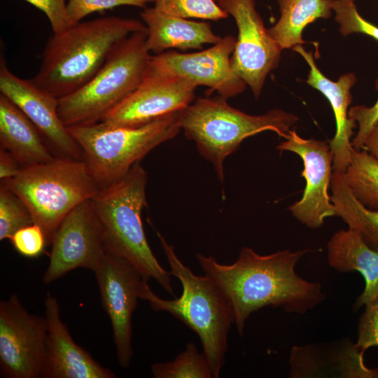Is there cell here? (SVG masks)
Listing matches in <instances>:
<instances>
[{"label":"cell","instance_id":"cell-17","mask_svg":"<svg viewBox=\"0 0 378 378\" xmlns=\"http://www.w3.org/2000/svg\"><path fill=\"white\" fill-rule=\"evenodd\" d=\"M45 318L47 336L43 377H115L111 370L102 366L75 343L61 320L59 303L50 293H47L45 299Z\"/></svg>","mask_w":378,"mask_h":378},{"label":"cell","instance_id":"cell-27","mask_svg":"<svg viewBox=\"0 0 378 378\" xmlns=\"http://www.w3.org/2000/svg\"><path fill=\"white\" fill-rule=\"evenodd\" d=\"M33 223V217L24 203L1 183L0 240L9 239L15 232Z\"/></svg>","mask_w":378,"mask_h":378},{"label":"cell","instance_id":"cell-24","mask_svg":"<svg viewBox=\"0 0 378 378\" xmlns=\"http://www.w3.org/2000/svg\"><path fill=\"white\" fill-rule=\"evenodd\" d=\"M330 188L336 216L357 232L370 247L378 251V211L367 208L355 197L344 173L333 170Z\"/></svg>","mask_w":378,"mask_h":378},{"label":"cell","instance_id":"cell-3","mask_svg":"<svg viewBox=\"0 0 378 378\" xmlns=\"http://www.w3.org/2000/svg\"><path fill=\"white\" fill-rule=\"evenodd\" d=\"M170 267L171 275L181 283V295L164 300L155 295L143 279L139 299L149 302L155 311L167 312L196 332L211 368L218 378L225 365L228 332L234 323L232 307L218 285L207 275L194 274L176 255L174 246L156 231Z\"/></svg>","mask_w":378,"mask_h":378},{"label":"cell","instance_id":"cell-18","mask_svg":"<svg viewBox=\"0 0 378 378\" xmlns=\"http://www.w3.org/2000/svg\"><path fill=\"white\" fill-rule=\"evenodd\" d=\"M293 50L309 66L306 83L324 95L332 107L336 126L334 136L328 141L333 153L332 168L334 171L344 173L351 161L354 149L351 137L357 125L349 117V106L353 100L351 90L356 82V76L349 72L341 75L336 81L332 80L318 69L312 51H307L302 45L295 46Z\"/></svg>","mask_w":378,"mask_h":378},{"label":"cell","instance_id":"cell-14","mask_svg":"<svg viewBox=\"0 0 378 378\" xmlns=\"http://www.w3.org/2000/svg\"><path fill=\"white\" fill-rule=\"evenodd\" d=\"M51 244L50 262L43 277L45 284L78 268L93 271L106 247L91 200L80 203L65 216Z\"/></svg>","mask_w":378,"mask_h":378},{"label":"cell","instance_id":"cell-15","mask_svg":"<svg viewBox=\"0 0 378 378\" xmlns=\"http://www.w3.org/2000/svg\"><path fill=\"white\" fill-rule=\"evenodd\" d=\"M197 88L177 77L142 78L139 85L101 121L118 127L145 125L186 108L193 102Z\"/></svg>","mask_w":378,"mask_h":378},{"label":"cell","instance_id":"cell-22","mask_svg":"<svg viewBox=\"0 0 378 378\" xmlns=\"http://www.w3.org/2000/svg\"><path fill=\"white\" fill-rule=\"evenodd\" d=\"M0 144L22 167L47 162L55 158L31 120L1 93Z\"/></svg>","mask_w":378,"mask_h":378},{"label":"cell","instance_id":"cell-2","mask_svg":"<svg viewBox=\"0 0 378 378\" xmlns=\"http://www.w3.org/2000/svg\"><path fill=\"white\" fill-rule=\"evenodd\" d=\"M146 30L139 20L117 16L74 24L50 37L38 71L30 80L58 99L70 94L99 71L116 44Z\"/></svg>","mask_w":378,"mask_h":378},{"label":"cell","instance_id":"cell-37","mask_svg":"<svg viewBox=\"0 0 378 378\" xmlns=\"http://www.w3.org/2000/svg\"><path fill=\"white\" fill-rule=\"evenodd\" d=\"M214 1H216L217 2L218 0H214Z\"/></svg>","mask_w":378,"mask_h":378},{"label":"cell","instance_id":"cell-38","mask_svg":"<svg viewBox=\"0 0 378 378\" xmlns=\"http://www.w3.org/2000/svg\"><path fill=\"white\" fill-rule=\"evenodd\" d=\"M378 1V0H377Z\"/></svg>","mask_w":378,"mask_h":378},{"label":"cell","instance_id":"cell-20","mask_svg":"<svg viewBox=\"0 0 378 378\" xmlns=\"http://www.w3.org/2000/svg\"><path fill=\"white\" fill-rule=\"evenodd\" d=\"M140 17L147 29L146 47L153 55L170 48L200 49L222 39L209 22L167 15L154 7L144 8Z\"/></svg>","mask_w":378,"mask_h":378},{"label":"cell","instance_id":"cell-35","mask_svg":"<svg viewBox=\"0 0 378 378\" xmlns=\"http://www.w3.org/2000/svg\"><path fill=\"white\" fill-rule=\"evenodd\" d=\"M22 167L15 158L6 150H0V178L1 180L18 175Z\"/></svg>","mask_w":378,"mask_h":378},{"label":"cell","instance_id":"cell-28","mask_svg":"<svg viewBox=\"0 0 378 378\" xmlns=\"http://www.w3.org/2000/svg\"><path fill=\"white\" fill-rule=\"evenodd\" d=\"M154 8L167 15L217 21L228 16L214 0H154Z\"/></svg>","mask_w":378,"mask_h":378},{"label":"cell","instance_id":"cell-36","mask_svg":"<svg viewBox=\"0 0 378 378\" xmlns=\"http://www.w3.org/2000/svg\"><path fill=\"white\" fill-rule=\"evenodd\" d=\"M363 148L378 161V122L375 124L367 136Z\"/></svg>","mask_w":378,"mask_h":378},{"label":"cell","instance_id":"cell-32","mask_svg":"<svg viewBox=\"0 0 378 378\" xmlns=\"http://www.w3.org/2000/svg\"><path fill=\"white\" fill-rule=\"evenodd\" d=\"M374 86L378 92V76ZM349 117L358 126V132L351 140L352 146L356 150L363 149L367 136L378 122V99L371 106L356 105L351 107Z\"/></svg>","mask_w":378,"mask_h":378},{"label":"cell","instance_id":"cell-9","mask_svg":"<svg viewBox=\"0 0 378 378\" xmlns=\"http://www.w3.org/2000/svg\"><path fill=\"white\" fill-rule=\"evenodd\" d=\"M237 38L225 36L211 48L195 52L165 51L150 55L142 78L173 76L229 99L242 93L246 84L234 71L231 57ZM211 93L209 95L210 96Z\"/></svg>","mask_w":378,"mask_h":378},{"label":"cell","instance_id":"cell-12","mask_svg":"<svg viewBox=\"0 0 378 378\" xmlns=\"http://www.w3.org/2000/svg\"><path fill=\"white\" fill-rule=\"evenodd\" d=\"M93 272L111 323L118 361L127 368L133 356L132 318L144 278L130 262L106 248Z\"/></svg>","mask_w":378,"mask_h":378},{"label":"cell","instance_id":"cell-34","mask_svg":"<svg viewBox=\"0 0 378 378\" xmlns=\"http://www.w3.org/2000/svg\"><path fill=\"white\" fill-rule=\"evenodd\" d=\"M42 11L48 19L53 34L60 33L71 24L66 0H24Z\"/></svg>","mask_w":378,"mask_h":378},{"label":"cell","instance_id":"cell-11","mask_svg":"<svg viewBox=\"0 0 378 378\" xmlns=\"http://www.w3.org/2000/svg\"><path fill=\"white\" fill-rule=\"evenodd\" d=\"M217 4L232 16L238 29L232 67L258 99L268 74L279 66L283 50L265 27L254 0H218Z\"/></svg>","mask_w":378,"mask_h":378},{"label":"cell","instance_id":"cell-31","mask_svg":"<svg viewBox=\"0 0 378 378\" xmlns=\"http://www.w3.org/2000/svg\"><path fill=\"white\" fill-rule=\"evenodd\" d=\"M9 240L17 252L29 258L38 257L48 243L43 230L35 223L15 232Z\"/></svg>","mask_w":378,"mask_h":378},{"label":"cell","instance_id":"cell-30","mask_svg":"<svg viewBox=\"0 0 378 378\" xmlns=\"http://www.w3.org/2000/svg\"><path fill=\"white\" fill-rule=\"evenodd\" d=\"M154 0H68L67 12L71 24L95 12H104L122 6L146 8Z\"/></svg>","mask_w":378,"mask_h":378},{"label":"cell","instance_id":"cell-29","mask_svg":"<svg viewBox=\"0 0 378 378\" xmlns=\"http://www.w3.org/2000/svg\"><path fill=\"white\" fill-rule=\"evenodd\" d=\"M332 11L343 36L358 33L378 42V27L360 15L354 0H334Z\"/></svg>","mask_w":378,"mask_h":378},{"label":"cell","instance_id":"cell-23","mask_svg":"<svg viewBox=\"0 0 378 378\" xmlns=\"http://www.w3.org/2000/svg\"><path fill=\"white\" fill-rule=\"evenodd\" d=\"M334 0H277L280 17L268 31L282 50L306 43L304 28L318 19L333 13Z\"/></svg>","mask_w":378,"mask_h":378},{"label":"cell","instance_id":"cell-13","mask_svg":"<svg viewBox=\"0 0 378 378\" xmlns=\"http://www.w3.org/2000/svg\"><path fill=\"white\" fill-rule=\"evenodd\" d=\"M276 149L294 153L303 162L301 176L305 187L301 199L289 206L290 213L309 228L321 227L326 218L336 216L328 193L333 172V153L328 142L304 139L291 130Z\"/></svg>","mask_w":378,"mask_h":378},{"label":"cell","instance_id":"cell-26","mask_svg":"<svg viewBox=\"0 0 378 378\" xmlns=\"http://www.w3.org/2000/svg\"><path fill=\"white\" fill-rule=\"evenodd\" d=\"M151 372L155 378L213 377L206 356L192 342L187 343L186 349L172 361L153 364Z\"/></svg>","mask_w":378,"mask_h":378},{"label":"cell","instance_id":"cell-5","mask_svg":"<svg viewBox=\"0 0 378 378\" xmlns=\"http://www.w3.org/2000/svg\"><path fill=\"white\" fill-rule=\"evenodd\" d=\"M298 117L275 108L250 115L230 106L219 95L199 97L180 111L181 128L193 141L200 153L211 162L220 181L223 162L247 137L270 130L286 139Z\"/></svg>","mask_w":378,"mask_h":378},{"label":"cell","instance_id":"cell-8","mask_svg":"<svg viewBox=\"0 0 378 378\" xmlns=\"http://www.w3.org/2000/svg\"><path fill=\"white\" fill-rule=\"evenodd\" d=\"M147 30L136 31L113 48L99 71L83 86L58 99L66 127L101 121L141 83L150 56Z\"/></svg>","mask_w":378,"mask_h":378},{"label":"cell","instance_id":"cell-10","mask_svg":"<svg viewBox=\"0 0 378 378\" xmlns=\"http://www.w3.org/2000/svg\"><path fill=\"white\" fill-rule=\"evenodd\" d=\"M47 325L13 294L0 302V366L10 378L43 377Z\"/></svg>","mask_w":378,"mask_h":378},{"label":"cell","instance_id":"cell-21","mask_svg":"<svg viewBox=\"0 0 378 378\" xmlns=\"http://www.w3.org/2000/svg\"><path fill=\"white\" fill-rule=\"evenodd\" d=\"M327 249L330 267L340 272L357 271L365 280V288L354 304V309L378 298V251L370 247L357 232L349 227L336 232Z\"/></svg>","mask_w":378,"mask_h":378},{"label":"cell","instance_id":"cell-25","mask_svg":"<svg viewBox=\"0 0 378 378\" xmlns=\"http://www.w3.org/2000/svg\"><path fill=\"white\" fill-rule=\"evenodd\" d=\"M344 176L355 197L367 208L378 211V161L365 149L354 148Z\"/></svg>","mask_w":378,"mask_h":378},{"label":"cell","instance_id":"cell-4","mask_svg":"<svg viewBox=\"0 0 378 378\" xmlns=\"http://www.w3.org/2000/svg\"><path fill=\"white\" fill-rule=\"evenodd\" d=\"M147 180L136 162L122 178L100 188L91 203L106 248L130 262L144 279H153L174 295L171 274L156 259L144 232L141 211L146 205Z\"/></svg>","mask_w":378,"mask_h":378},{"label":"cell","instance_id":"cell-16","mask_svg":"<svg viewBox=\"0 0 378 378\" xmlns=\"http://www.w3.org/2000/svg\"><path fill=\"white\" fill-rule=\"evenodd\" d=\"M0 92L26 115L57 157L80 160L82 150L59 115L58 98L12 73L2 54Z\"/></svg>","mask_w":378,"mask_h":378},{"label":"cell","instance_id":"cell-1","mask_svg":"<svg viewBox=\"0 0 378 378\" xmlns=\"http://www.w3.org/2000/svg\"><path fill=\"white\" fill-rule=\"evenodd\" d=\"M307 252L284 250L262 255L244 246L230 265L220 264L211 255L196 257L204 274L230 301L241 336L248 316L264 307H283L288 312L302 314L324 300L319 283L307 281L295 271Z\"/></svg>","mask_w":378,"mask_h":378},{"label":"cell","instance_id":"cell-6","mask_svg":"<svg viewBox=\"0 0 378 378\" xmlns=\"http://www.w3.org/2000/svg\"><path fill=\"white\" fill-rule=\"evenodd\" d=\"M1 183L24 203L48 243L65 216L101 188L84 160L57 156L22 167L18 175Z\"/></svg>","mask_w":378,"mask_h":378},{"label":"cell","instance_id":"cell-19","mask_svg":"<svg viewBox=\"0 0 378 378\" xmlns=\"http://www.w3.org/2000/svg\"><path fill=\"white\" fill-rule=\"evenodd\" d=\"M291 377L335 374L346 377L378 378V368H369L355 344L347 340L333 346H294L289 359Z\"/></svg>","mask_w":378,"mask_h":378},{"label":"cell","instance_id":"cell-33","mask_svg":"<svg viewBox=\"0 0 378 378\" xmlns=\"http://www.w3.org/2000/svg\"><path fill=\"white\" fill-rule=\"evenodd\" d=\"M365 307V312L359 318L358 340L355 343L363 356L368 349L378 347V298Z\"/></svg>","mask_w":378,"mask_h":378},{"label":"cell","instance_id":"cell-7","mask_svg":"<svg viewBox=\"0 0 378 378\" xmlns=\"http://www.w3.org/2000/svg\"><path fill=\"white\" fill-rule=\"evenodd\" d=\"M180 111L136 127L102 121L66 127L102 188L122 178L153 148L176 136L181 130Z\"/></svg>","mask_w":378,"mask_h":378}]
</instances>
